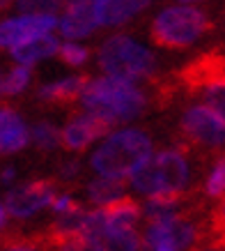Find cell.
<instances>
[{"instance_id":"277c9868","label":"cell","mask_w":225,"mask_h":251,"mask_svg":"<svg viewBox=\"0 0 225 251\" xmlns=\"http://www.w3.org/2000/svg\"><path fill=\"white\" fill-rule=\"evenodd\" d=\"M99 67L108 76H117L124 81L150 78L157 72V58L150 49L138 44L127 35L108 37L99 49Z\"/></svg>"},{"instance_id":"5bb4252c","label":"cell","mask_w":225,"mask_h":251,"mask_svg":"<svg viewBox=\"0 0 225 251\" xmlns=\"http://www.w3.org/2000/svg\"><path fill=\"white\" fill-rule=\"evenodd\" d=\"M88 242L97 251H140L143 240L135 235V228H112L106 221L104 228L88 237Z\"/></svg>"},{"instance_id":"ffe728a7","label":"cell","mask_w":225,"mask_h":251,"mask_svg":"<svg viewBox=\"0 0 225 251\" xmlns=\"http://www.w3.org/2000/svg\"><path fill=\"white\" fill-rule=\"evenodd\" d=\"M131 184H134L135 191L147 194V196H152V194L161 191V187H158V173H157L154 157H150L147 161H143V164H140V166L131 173Z\"/></svg>"},{"instance_id":"6da1fadb","label":"cell","mask_w":225,"mask_h":251,"mask_svg":"<svg viewBox=\"0 0 225 251\" xmlns=\"http://www.w3.org/2000/svg\"><path fill=\"white\" fill-rule=\"evenodd\" d=\"M81 101L90 113L101 115L112 127L143 115L145 106H147L145 92L140 88H135L134 81H124L117 76L88 81L81 95Z\"/></svg>"},{"instance_id":"cb8c5ba5","label":"cell","mask_w":225,"mask_h":251,"mask_svg":"<svg viewBox=\"0 0 225 251\" xmlns=\"http://www.w3.org/2000/svg\"><path fill=\"white\" fill-rule=\"evenodd\" d=\"M65 0H19L16 7L21 14H55Z\"/></svg>"},{"instance_id":"ac0fdd59","label":"cell","mask_w":225,"mask_h":251,"mask_svg":"<svg viewBox=\"0 0 225 251\" xmlns=\"http://www.w3.org/2000/svg\"><path fill=\"white\" fill-rule=\"evenodd\" d=\"M58 49H60V42L48 32V35H42V37L28 39V42H23V44L14 46V49H9V51H12V58H14L16 62L32 65V62H37V60L51 58L53 53H58Z\"/></svg>"},{"instance_id":"9a60e30c","label":"cell","mask_w":225,"mask_h":251,"mask_svg":"<svg viewBox=\"0 0 225 251\" xmlns=\"http://www.w3.org/2000/svg\"><path fill=\"white\" fill-rule=\"evenodd\" d=\"M88 74H78V76H69L62 81H53L46 83L37 90V97L46 104H71L83 95L85 85H88Z\"/></svg>"},{"instance_id":"30bf717a","label":"cell","mask_w":225,"mask_h":251,"mask_svg":"<svg viewBox=\"0 0 225 251\" xmlns=\"http://www.w3.org/2000/svg\"><path fill=\"white\" fill-rule=\"evenodd\" d=\"M112 129V125L104 120L97 113H83L76 115L65 125V129L60 131V143L69 152H83L85 148H90L97 138L106 136Z\"/></svg>"},{"instance_id":"4dcf8cb0","label":"cell","mask_w":225,"mask_h":251,"mask_svg":"<svg viewBox=\"0 0 225 251\" xmlns=\"http://www.w3.org/2000/svg\"><path fill=\"white\" fill-rule=\"evenodd\" d=\"M14 168H5V171H2V175H0V177H2V182H9V180H14Z\"/></svg>"},{"instance_id":"d6986e66","label":"cell","mask_w":225,"mask_h":251,"mask_svg":"<svg viewBox=\"0 0 225 251\" xmlns=\"http://www.w3.org/2000/svg\"><path fill=\"white\" fill-rule=\"evenodd\" d=\"M120 196H124V182H122L120 177L101 175V177H97V180H92L88 184V201H90L92 205L104 207Z\"/></svg>"},{"instance_id":"f1b7e54d","label":"cell","mask_w":225,"mask_h":251,"mask_svg":"<svg viewBox=\"0 0 225 251\" xmlns=\"http://www.w3.org/2000/svg\"><path fill=\"white\" fill-rule=\"evenodd\" d=\"M74 205H78V201H74L71 196H67V194H60V196H55L53 198V212L55 214H62V212H67V210H71Z\"/></svg>"},{"instance_id":"44dd1931","label":"cell","mask_w":225,"mask_h":251,"mask_svg":"<svg viewBox=\"0 0 225 251\" xmlns=\"http://www.w3.org/2000/svg\"><path fill=\"white\" fill-rule=\"evenodd\" d=\"M32 143L39 152H53L60 145V129L51 122H37L32 127Z\"/></svg>"},{"instance_id":"7c38bea8","label":"cell","mask_w":225,"mask_h":251,"mask_svg":"<svg viewBox=\"0 0 225 251\" xmlns=\"http://www.w3.org/2000/svg\"><path fill=\"white\" fill-rule=\"evenodd\" d=\"M161 191H184L188 182V161L180 150L168 148L154 157Z\"/></svg>"},{"instance_id":"2e32d148","label":"cell","mask_w":225,"mask_h":251,"mask_svg":"<svg viewBox=\"0 0 225 251\" xmlns=\"http://www.w3.org/2000/svg\"><path fill=\"white\" fill-rule=\"evenodd\" d=\"M152 0H99V25H124Z\"/></svg>"},{"instance_id":"7402d4cb","label":"cell","mask_w":225,"mask_h":251,"mask_svg":"<svg viewBox=\"0 0 225 251\" xmlns=\"http://www.w3.org/2000/svg\"><path fill=\"white\" fill-rule=\"evenodd\" d=\"M30 76H32L30 65L19 62L14 69H9V74L2 81V95H19V92H23L30 83Z\"/></svg>"},{"instance_id":"4fadbf2b","label":"cell","mask_w":225,"mask_h":251,"mask_svg":"<svg viewBox=\"0 0 225 251\" xmlns=\"http://www.w3.org/2000/svg\"><path fill=\"white\" fill-rule=\"evenodd\" d=\"M28 127L14 108H0V154H14L28 145Z\"/></svg>"},{"instance_id":"f546056e","label":"cell","mask_w":225,"mask_h":251,"mask_svg":"<svg viewBox=\"0 0 225 251\" xmlns=\"http://www.w3.org/2000/svg\"><path fill=\"white\" fill-rule=\"evenodd\" d=\"M195 251H225V244L223 242H214V240H211L209 244H204V247H200V249H195Z\"/></svg>"},{"instance_id":"9c48e42d","label":"cell","mask_w":225,"mask_h":251,"mask_svg":"<svg viewBox=\"0 0 225 251\" xmlns=\"http://www.w3.org/2000/svg\"><path fill=\"white\" fill-rule=\"evenodd\" d=\"M55 14H23L19 19H7L0 23V49H14L28 39L48 35L58 28Z\"/></svg>"},{"instance_id":"83f0119b","label":"cell","mask_w":225,"mask_h":251,"mask_svg":"<svg viewBox=\"0 0 225 251\" xmlns=\"http://www.w3.org/2000/svg\"><path fill=\"white\" fill-rule=\"evenodd\" d=\"M78 173H81V164H78V159L62 161V164H60V171H58L60 180H67V182L76 180V177H78Z\"/></svg>"},{"instance_id":"52a82bcc","label":"cell","mask_w":225,"mask_h":251,"mask_svg":"<svg viewBox=\"0 0 225 251\" xmlns=\"http://www.w3.org/2000/svg\"><path fill=\"white\" fill-rule=\"evenodd\" d=\"M181 134L195 145L202 148H225V122L207 104H193L181 113Z\"/></svg>"},{"instance_id":"603a6c76","label":"cell","mask_w":225,"mask_h":251,"mask_svg":"<svg viewBox=\"0 0 225 251\" xmlns=\"http://www.w3.org/2000/svg\"><path fill=\"white\" fill-rule=\"evenodd\" d=\"M204 194L209 198H223L225 196V154H221L214 161L209 177L204 182Z\"/></svg>"},{"instance_id":"836d02e7","label":"cell","mask_w":225,"mask_h":251,"mask_svg":"<svg viewBox=\"0 0 225 251\" xmlns=\"http://www.w3.org/2000/svg\"><path fill=\"white\" fill-rule=\"evenodd\" d=\"M184 2H193V0H184Z\"/></svg>"},{"instance_id":"484cf974","label":"cell","mask_w":225,"mask_h":251,"mask_svg":"<svg viewBox=\"0 0 225 251\" xmlns=\"http://www.w3.org/2000/svg\"><path fill=\"white\" fill-rule=\"evenodd\" d=\"M0 251H51L44 237H9L0 244Z\"/></svg>"},{"instance_id":"7a4b0ae2","label":"cell","mask_w":225,"mask_h":251,"mask_svg":"<svg viewBox=\"0 0 225 251\" xmlns=\"http://www.w3.org/2000/svg\"><path fill=\"white\" fill-rule=\"evenodd\" d=\"M150 157L152 138L143 129H120L99 145L90 164L99 175L124 180Z\"/></svg>"},{"instance_id":"4316f807","label":"cell","mask_w":225,"mask_h":251,"mask_svg":"<svg viewBox=\"0 0 225 251\" xmlns=\"http://www.w3.org/2000/svg\"><path fill=\"white\" fill-rule=\"evenodd\" d=\"M51 251H97L85 237L74 235V237H65V240H58V242H46Z\"/></svg>"},{"instance_id":"5b68a950","label":"cell","mask_w":225,"mask_h":251,"mask_svg":"<svg viewBox=\"0 0 225 251\" xmlns=\"http://www.w3.org/2000/svg\"><path fill=\"white\" fill-rule=\"evenodd\" d=\"M180 81L191 92H198L202 101L225 122V55L218 51L198 55L181 67Z\"/></svg>"},{"instance_id":"e0dca14e","label":"cell","mask_w":225,"mask_h":251,"mask_svg":"<svg viewBox=\"0 0 225 251\" xmlns=\"http://www.w3.org/2000/svg\"><path fill=\"white\" fill-rule=\"evenodd\" d=\"M104 214L108 226L112 228H135V224L143 214V205L131 196H120L111 201L108 205H104Z\"/></svg>"},{"instance_id":"3957f363","label":"cell","mask_w":225,"mask_h":251,"mask_svg":"<svg viewBox=\"0 0 225 251\" xmlns=\"http://www.w3.org/2000/svg\"><path fill=\"white\" fill-rule=\"evenodd\" d=\"M211 28V21L207 19L202 9L198 7H168L152 21L150 39L161 49L170 51H181L198 42L204 32Z\"/></svg>"},{"instance_id":"8fae6325","label":"cell","mask_w":225,"mask_h":251,"mask_svg":"<svg viewBox=\"0 0 225 251\" xmlns=\"http://www.w3.org/2000/svg\"><path fill=\"white\" fill-rule=\"evenodd\" d=\"M60 32L67 39L88 37L99 28V0H67L65 16L60 19Z\"/></svg>"},{"instance_id":"d4e9b609","label":"cell","mask_w":225,"mask_h":251,"mask_svg":"<svg viewBox=\"0 0 225 251\" xmlns=\"http://www.w3.org/2000/svg\"><path fill=\"white\" fill-rule=\"evenodd\" d=\"M58 55H60V60L65 62V65H69V67H81V65L88 62L90 51H88L85 46H78V44H74V42H67V44H60Z\"/></svg>"},{"instance_id":"8992f818","label":"cell","mask_w":225,"mask_h":251,"mask_svg":"<svg viewBox=\"0 0 225 251\" xmlns=\"http://www.w3.org/2000/svg\"><path fill=\"white\" fill-rule=\"evenodd\" d=\"M202 230L186 212L170 219L152 221L143 235V247L147 251H188L200 242Z\"/></svg>"},{"instance_id":"ba28073f","label":"cell","mask_w":225,"mask_h":251,"mask_svg":"<svg viewBox=\"0 0 225 251\" xmlns=\"http://www.w3.org/2000/svg\"><path fill=\"white\" fill-rule=\"evenodd\" d=\"M55 194V182L53 180H32V182L16 187L7 191L5 196V210L14 219H30L42 207H48L53 203Z\"/></svg>"},{"instance_id":"d6a6232c","label":"cell","mask_w":225,"mask_h":251,"mask_svg":"<svg viewBox=\"0 0 225 251\" xmlns=\"http://www.w3.org/2000/svg\"><path fill=\"white\" fill-rule=\"evenodd\" d=\"M2 81H5V78L0 76V95H2Z\"/></svg>"},{"instance_id":"1f68e13d","label":"cell","mask_w":225,"mask_h":251,"mask_svg":"<svg viewBox=\"0 0 225 251\" xmlns=\"http://www.w3.org/2000/svg\"><path fill=\"white\" fill-rule=\"evenodd\" d=\"M5 221H7V210H5V205L0 203V228L5 226Z\"/></svg>"}]
</instances>
